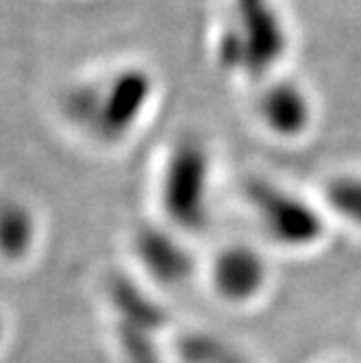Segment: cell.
I'll list each match as a JSON object with an SVG mask.
<instances>
[{
	"mask_svg": "<svg viewBox=\"0 0 361 363\" xmlns=\"http://www.w3.org/2000/svg\"><path fill=\"white\" fill-rule=\"evenodd\" d=\"M155 103L157 79L148 65L113 61L70 81L61 91L59 113L85 144L113 150L138 135Z\"/></svg>",
	"mask_w": 361,
	"mask_h": 363,
	"instance_id": "cell-1",
	"label": "cell"
},
{
	"mask_svg": "<svg viewBox=\"0 0 361 363\" xmlns=\"http://www.w3.org/2000/svg\"><path fill=\"white\" fill-rule=\"evenodd\" d=\"M261 50V59L270 77L287 50V24L274 0H226L213 30V50L222 65H231L244 46L252 44Z\"/></svg>",
	"mask_w": 361,
	"mask_h": 363,
	"instance_id": "cell-2",
	"label": "cell"
},
{
	"mask_svg": "<svg viewBox=\"0 0 361 363\" xmlns=\"http://www.w3.org/2000/svg\"><path fill=\"white\" fill-rule=\"evenodd\" d=\"M252 89L250 118L259 130L279 142H296L309 135L316 122V98L303 81L274 74Z\"/></svg>",
	"mask_w": 361,
	"mask_h": 363,
	"instance_id": "cell-3",
	"label": "cell"
},
{
	"mask_svg": "<svg viewBox=\"0 0 361 363\" xmlns=\"http://www.w3.org/2000/svg\"><path fill=\"white\" fill-rule=\"evenodd\" d=\"M211 150L205 142L191 135L174 140L166 146L159 163V189L163 203L179 205L183 201L191 207H201L207 198L211 174Z\"/></svg>",
	"mask_w": 361,
	"mask_h": 363,
	"instance_id": "cell-4",
	"label": "cell"
}]
</instances>
